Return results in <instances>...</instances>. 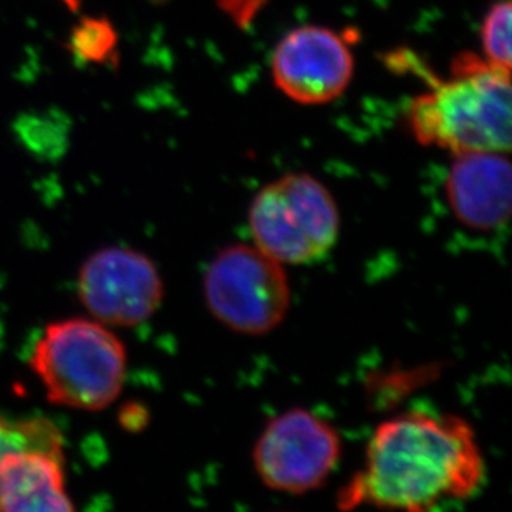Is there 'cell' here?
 Masks as SVG:
<instances>
[{"mask_svg": "<svg viewBox=\"0 0 512 512\" xmlns=\"http://www.w3.org/2000/svg\"><path fill=\"white\" fill-rule=\"evenodd\" d=\"M486 461L473 426L450 413L413 410L373 431L363 468L339 496L343 509L430 511L483 488Z\"/></svg>", "mask_w": 512, "mask_h": 512, "instance_id": "obj_1", "label": "cell"}, {"mask_svg": "<svg viewBox=\"0 0 512 512\" xmlns=\"http://www.w3.org/2000/svg\"><path fill=\"white\" fill-rule=\"evenodd\" d=\"M392 67L420 77L426 92L411 100L406 123L423 146L466 153L511 150V70L473 52H461L450 77L440 78L408 50L390 54Z\"/></svg>", "mask_w": 512, "mask_h": 512, "instance_id": "obj_2", "label": "cell"}, {"mask_svg": "<svg viewBox=\"0 0 512 512\" xmlns=\"http://www.w3.org/2000/svg\"><path fill=\"white\" fill-rule=\"evenodd\" d=\"M30 368L55 405L102 411L125 387L128 357L105 324L65 319L47 325L30 355Z\"/></svg>", "mask_w": 512, "mask_h": 512, "instance_id": "obj_3", "label": "cell"}, {"mask_svg": "<svg viewBox=\"0 0 512 512\" xmlns=\"http://www.w3.org/2000/svg\"><path fill=\"white\" fill-rule=\"evenodd\" d=\"M252 244L282 266H310L329 256L340 236L337 201L307 173L274 179L252 199Z\"/></svg>", "mask_w": 512, "mask_h": 512, "instance_id": "obj_4", "label": "cell"}, {"mask_svg": "<svg viewBox=\"0 0 512 512\" xmlns=\"http://www.w3.org/2000/svg\"><path fill=\"white\" fill-rule=\"evenodd\" d=\"M203 292L219 324L251 337L276 330L292 299L285 266L252 242L224 247L214 256L204 274Z\"/></svg>", "mask_w": 512, "mask_h": 512, "instance_id": "obj_5", "label": "cell"}, {"mask_svg": "<svg viewBox=\"0 0 512 512\" xmlns=\"http://www.w3.org/2000/svg\"><path fill=\"white\" fill-rule=\"evenodd\" d=\"M342 455L339 431L305 408H290L267 423L252 463L266 488L307 494L327 483Z\"/></svg>", "mask_w": 512, "mask_h": 512, "instance_id": "obj_6", "label": "cell"}, {"mask_svg": "<svg viewBox=\"0 0 512 512\" xmlns=\"http://www.w3.org/2000/svg\"><path fill=\"white\" fill-rule=\"evenodd\" d=\"M78 297L93 319L113 327L145 324L165 299L155 262L131 247L93 252L78 272Z\"/></svg>", "mask_w": 512, "mask_h": 512, "instance_id": "obj_7", "label": "cell"}, {"mask_svg": "<svg viewBox=\"0 0 512 512\" xmlns=\"http://www.w3.org/2000/svg\"><path fill=\"white\" fill-rule=\"evenodd\" d=\"M355 72L345 35L302 25L282 37L272 55V78L285 97L300 105H325L343 95Z\"/></svg>", "mask_w": 512, "mask_h": 512, "instance_id": "obj_8", "label": "cell"}, {"mask_svg": "<svg viewBox=\"0 0 512 512\" xmlns=\"http://www.w3.org/2000/svg\"><path fill=\"white\" fill-rule=\"evenodd\" d=\"M0 511H73L65 489L62 436L50 421L0 459Z\"/></svg>", "mask_w": 512, "mask_h": 512, "instance_id": "obj_9", "label": "cell"}, {"mask_svg": "<svg viewBox=\"0 0 512 512\" xmlns=\"http://www.w3.org/2000/svg\"><path fill=\"white\" fill-rule=\"evenodd\" d=\"M508 153L456 155L446 178V199L459 223L473 231H498L511 216Z\"/></svg>", "mask_w": 512, "mask_h": 512, "instance_id": "obj_10", "label": "cell"}, {"mask_svg": "<svg viewBox=\"0 0 512 512\" xmlns=\"http://www.w3.org/2000/svg\"><path fill=\"white\" fill-rule=\"evenodd\" d=\"M511 0L491 5L481 27L484 58L498 67L511 70Z\"/></svg>", "mask_w": 512, "mask_h": 512, "instance_id": "obj_11", "label": "cell"}, {"mask_svg": "<svg viewBox=\"0 0 512 512\" xmlns=\"http://www.w3.org/2000/svg\"><path fill=\"white\" fill-rule=\"evenodd\" d=\"M70 49L83 62H105L116 49V34L108 20H83L73 30Z\"/></svg>", "mask_w": 512, "mask_h": 512, "instance_id": "obj_12", "label": "cell"}, {"mask_svg": "<svg viewBox=\"0 0 512 512\" xmlns=\"http://www.w3.org/2000/svg\"><path fill=\"white\" fill-rule=\"evenodd\" d=\"M44 420L19 421L9 423L0 416V459L7 451L14 450L15 446L24 445L39 430Z\"/></svg>", "mask_w": 512, "mask_h": 512, "instance_id": "obj_13", "label": "cell"}, {"mask_svg": "<svg viewBox=\"0 0 512 512\" xmlns=\"http://www.w3.org/2000/svg\"><path fill=\"white\" fill-rule=\"evenodd\" d=\"M267 0H219L221 9L231 17L234 24L246 29L254 22Z\"/></svg>", "mask_w": 512, "mask_h": 512, "instance_id": "obj_14", "label": "cell"}, {"mask_svg": "<svg viewBox=\"0 0 512 512\" xmlns=\"http://www.w3.org/2000/svg\"><path fill=\"white\" fill-rule=\"evenodd\" d=\"M60 2H62L68 10H72V12L82 7V0H60Z\"/></svg>", "mask_w": 512, "mask_h": 512, "instance_id": "obj_15", "label": "cell"}]
</instances>
